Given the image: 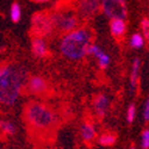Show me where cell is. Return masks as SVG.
<instances>
[{
    "mask_svg": "<svg viewBox=\"0 0 149 149\" xmlns=\"http://www.w3.org/2000/svg\"><path fill=\"white\" fill-rule=\"evenodd\" d=\"M30 77L28 68L18 62L0 63V106L11 107L17 104L25 91Z\"/></svg>",
    "mask_w": 149,
    "mask_h": 149,
    "instance_id": "6da1fadb",
    "label": "cell"
},
{
    "mask_svg": "<svg viewBox=\"0 0 149 149\" xmlns=\"http://www.w3.org/2000/svg\"><path fill=\"white\" fill-rule=\"evenodd\" d=\"M23 117L26 125L33 134L50 135L60 123L56 110L41 100H30L23 110Z\"/></svg>",
    "mask_w": 149,
    "mask_h": 149,
    "instance_id": "7a4b0ae2",
    "label": "cell"
},
{
    "mask_svg": "<svg viewBox=\"0 0 149 149\" xmlns=\"http://www.w3.org/2000/svg\"><path fill=\"white\" fill-rule=\"evenodd\" d=\"M93 43V33L87 26H79L70 32L63 33L58 41V52L70 61L84 60Z\"/></svg>",
    "mask_w": 149,
    "mask_h": 149,
    "instance_id": "3957f363",
    "label": "cell"
},
{
    "mask_svg": "<svg viewBox=\"0 0 149 149\" xmlns=\"http://www.w3.org/2000/svg\"><path fill=\"white\" fill-rule=\"evenodd\" d=\"M30 31L32 37H42L48 38L55 32V26L52 18V12L37 11L31 16L30 19Z\"/></svg>",
    "mask_w": 149,
    "mask_h": 149,
    "instance_id": "277c9868",
    "label": "cell"
},
{
    "mask_svg": "<svg viewBox=\"0 0 149 149\" xmlns=\"http://www.w3.org/2000/svg\"><path fill=\"white\" fill-rule=\"evenodd\" d=\"M52 18L55 31H58L62 35L80 26V18L78 17L77 12L70 8H60L52 12Z\"/></svg>",
    "mask_w": 149,
    "mask_h": 149,
    "instance_id": "5b68a950",
    "label": "cell"
},
{
    "mask_svg": "<svg viewBox=\"0 0 149 149\" xmlns=\"http://www.w3.org/2000/svg\"><path fill=\"white\" fill-rule=\"evenodd\" d=\"M100 11L110 20L124 19L128 17L127 0H100Z\"/></svg>",
    "mask_w": 149,
    "mask_h": 149,
    "instance_id": "8992f818",
    "label": "cell"
},
{
    "mask_svg": "<svg viewBox=\"0 0 149 149\" xmlns=\"http://www.w3.org/2000/svg\"><path fill=\"white\" fill-rule=\"evenodd\" d=\"M25 91L30 95L45 97L49 92H50V85H49V81L43 75L33 74V75L29 77V79L26 81Z\"/></svg>",
    "mask_w": 149,
    "mask_h": 149,
    "instance_id": "52a82bcc",
    "label": "cell"
},
{
    "mask_svg": "<svg viewBox=\"0 0 149 149\" xmlns=\"http://www.w3.org/2000/svg\"><path fill=\"white\" fill-rule=\"evenodd\" d=\"M100 11V0H78L77 15L80 19L87 22L94 18Z\"/></svg>",
    "mask_w": 149,
    "mask_h": 149,
    "instance_id": "ba28073f",
    "label": "cell"
},
{
    "mask_svg": "<svg viewBox=\"0 0 149 149\" xmlns=\"http://www.w3.org/2000/svg\"><path fill=\"white\" fill-rule=\"evenodd\" d=\"M87 54L93 56L97 60L98 66H99V68H100V69H106L110 66V63H111L110 55L104 50L102 47H99L98 44L92 43L91 47L88 48V53Z\"/></svg>",
    "mask_w": 149,
    "mask_h": 149,
    "instance_id": "9c48e42d",
    "label": "cell"
},
{
    "mask_svg": "<svg viewBox=\"0 0 149 149\" xmlns=\"http://www.w3.org/2000/svg\"><path fill=\"white\" fill-rule=\"evenodd\" d=\"M110 110V98L105 93H99L93 99V111L98 118H104Z\"/></svg>",
    "mask_w": 149,
    "mask_h": 149,
    "instance_id": "30bf717a",
    "label": "cell"
},
{
    "mask_svg": "<svg viewBox=\"0 0 149 149\" xmlns=\"http://www.w3.org/2000/svg\"><path fill=\"white\" fill-rule=\"evenodd\" d=\"M141 66H142L141 58L134 57L132 63H131L130 77H129V92L131 94H134L136 91H137L139 81H140V74H141Z\"/></svg>",
    "mask_w": 149,
    "mask_h": 149,
    "instance_id": "8fae6325",
    "label": "cell"
},
{
    "mask_svg": "<svg viewBox=\"0 0 149 149\" xmlns=\"http://www.w3.org/2000/svg\"><path fill=\"white\" fill-rule=\"evenodd\" d=\"M31 53L36 58H45L49 55V47L47 40L42 38V37H32Z\"/></svg>",
    "mask_w": 149,
    "mask_h": 149,
    "instance_id": "7c38bea8",
    "label": "cell"
},
{
    "mask_svg": "<svg viewBox=\"0 0 149 149\" xmlns=\"http://www.w3.org/2000/svg\"><path fill=\"white\" fill-rule=\"evenodd\" d=\"M80 134H81V139L85 142H92L97 137V128L94 125V123L91 120H86L81 124L80 127Z\"/></svg>",
    "mask_w": 149,
    "mask_h": 149,
    "instance_id": "4fadbf2b",
    "label": "cell"
},
{
    "mask_svg": "<svg viewBox=\"0 0 149 149\" xmlns=\"http://www.w3.org/2000/svg\"><path fill=\"white\" fill-rule=\"evenodd\" d=\"M110 32L116 38H120L127 33V23L124 19L110 20Z\"/></svg>",
    "mask_w": 149,
    "mask_h": 149,
    "instance_id": "5bb4252c",
    "label": "cell"
},
{
    "mask_svg": "<svg viewBox=\"0 0 149 149\" xmlns=\"http://www.w3.org/2000/svg\"><path fill=\"white\" fill-rule=\"evenodd\" d=\"M0 132L6 136H13L17 134V125L7 119H0Z\"/></svg>",
    "mask_w": 149,
    "mask_h": 149,
    "instance_id": "9a60e30c",
    "label": "cell"
},
{
    "mask_svg": "<svg viewBox=\"0 0 149 149\" xmlns=\"http://www.w3.org/2000/svg\"><path fill=\"white\" fill-rule=\"evenodd\" d=\"M146 44V40H144V37L142 36V33L140 32H135L130 36V38H129V45L135 49V50H139V49H142Z\"/></svg>",
    "mask_w": 149,
    "mask_h": 149,
    "instance_id": "2e32d148",
    "label": "cell"
},
{
    "mask_svg": "<svg viewBox=\"0 0 149 149\" xmlns=\"http://www.w3.org/2000/svg\"><path fill=\"white\" fill-rule=\"evenodd\" d=\"M116 140H117V136L113 132H103L102 135H99L98 143L103 147H110L116 143Z\"/></svg>",
    "mask_w": 149,
    "mask_h": 149,
    "instance_id": "e0dca14e",
    "label": "cell"
},
{
    "mask_svg": "<svg viewBox=\"0 0 149 149\" xmlns=\"http://www.w3.org/2000/svg\"><path fill=\"white\" fill-rule=\"evenodd\" d=\"M22 15H23V11L22 7L18 3H13L10 7V19L11 22L13 23H19L22 19Z\"/></svg>",
    "mask_w": 149,
    "mask_h": 149,
    "instance_id": "ac0fdd59",
    "label": "cell"
},
{
    "mask_svg": "<svg viewBox=\"0 0 149 149\" xmlns=\"http://www.w3.org/2000/svg\"><path fill=\"white\" fill-rule=\"evenodd\" d=\"M140 28H141V32H142V36L144 37V40L149 42V18L144 17L141 19Z\"/></svg>",
    "mask_w": 149,
    "mask_h": 149,
    "instance_id": "d6986e66",
    "label": "cell"
},
{
    "mask_svg": "<svg viewBox=\"0 0 149 149\" xmlns=\"http://www.w3.org/2000/svg\"><path fill=\"white\" fill-rule=\"evenodd\" d=\"M125 117H127V122H128L129 124L134 123V120H135V118H136V105H135L134 103H130V104L128 105Z\"/></svg>",
    "mask_w": 149,
    "mask_h": 149,
    "instance_id": "ffe728a7",
    "label": "cell"
},
{
    "mask_svg": "<svg viewBox=\"0 0 149 149\" xmlns=\"http://www.w3.org/2000/svg\"><path fill=\"white\" fill-rule=\"evenodd\" d=\"M141 147L142 149H149V129L143 130L141 134Z\"/></svg>",
    "mask_w": 149,
    "mask_h": 149,
    "instance_id": "44dd1931",
    "label": "cell"
},
{
    "mask_svg": "<svg viewBox=\"0 0 149 149\" xmlns=\"http://www.w3.org/2000/svg\"><path fill=\"white\" fill-rule=\"evenodd\" d=\"M142 116H143V120L144 122H149V97L146 99V102H144Z\"/></svg>",
    "mask_w": 149,
    "mask_h": 149,
    "instance_id": "7402d4cb",
    "label": "cell"
},
{
    "mask_svg": "<svg viewBox=\"0 0 149 149\" xmlns=\"http://www.w3.org/2000/svg\"><path fill=\"white\" fill-rule=\"evenodd\" d=\"M31 1H33V3H36V4H45V3L52 1V0H31Z\"/></svg>",
    "mask_w": 149,
    "mask_h": 149,
    "instance_id": "603a6c76",
    "label": "cell"
},
{
    "mask_svg": "<svg viewBox=\"0 0 149 149\" xmlns=\"http://www.w3.org/2000/svg\"><path fill=\"white\" fill-rule=\"evenodd\" d=\"M0 149H10V148H7V147H0Z\"/></svg>",
    "mask_w": 149,
    "mask_h": 149,
    "instance_id": "cb8c5ba5",
    "label": "cell"
},
{
    "mask_svg": "<svg viewBox=\"0 0 149 149\" xmlns=\"http://www.w3.org/2000/svg\"><path fill=\"white\" fill-rule=\"evenodd\" d=\"M130 149H136V148H134V147H132V148H130Z\"/></svg>",
    "mask_w": 149,
    "mask_h": 149,
    "instance_id": "d4e9b609",
    "label": "cell"
}]
</instances>
